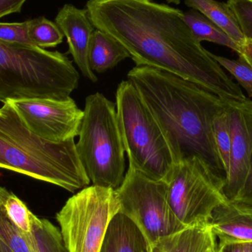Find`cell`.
Listing matches in <instances>:
<instances>
[{
	"instance_id": "cell-8",
	"label": "cell",
	"mask_w": 252,
	"mask_h": 252,
	"mask_svg": "<svg viewBox=\"0 0 252 252\" xmlns=\"http://www.w3.org/2000/svg\"><path fill=\"white\" fill-rule=\"evenodd\" d=\"M166 183L169 205L185 227L209 225L214 210L228 201L225 182L197 157L175 164Z\"/></svg>"
},
{
	"instance_id": "cell-1",
	"label": "cell",
	"mask_w": 252,
	"mask_h": 252,
	"mask_svg": "<svg viewBox=\"0 0 252 252\" xmlns=\"http://www.w3.org/2000/svg\"><path fill=\"white\" fill-rule=\"evenodd\" d=\"M86 8L94 28L121 43L136 66L174 74L226 103L248 99L195 38L182 10L154 0H89Z\"/></svg>"
},
{
	"instance_id": "cell-21",
	"label": "cell",
	"mask_w": 252,
	"mask_h": 252,
	"mask_svg": "<svg viewBox=\"0 0 252 252\" xmlns=\"http://www.w3.org/2000/svg\"><path fill=\"white\" fill-rule=\"evenodd\" d=\"M28 35L34 45L42 49L56 47L64 37L59 26L44 16L28 20Z\"/></svg>"
},
{
	"instance_id": "cell-30",
	"label": "cell",
	"mask_w": 252,
	"mask_h": 252,
	"mask_svg": "<svg viewBox=\"0 0 252 252\" xmlns=\"http://www.w3.org/2000/svg\"><path fill=\"white\" fill-rule=\"evenodd\" d=\"M241 55L245 58L252 67V42H246L241 48Z\"/></svg>"
},
{
	"instance_id": "cell-24",
	"label": "cell",
	"mask_w": 252,
	"mask_h": 252,
	"mask_svg": "<svg viewBox=\"0 0 252 252\" xmlns=\"http://www.w3.org/2000/svg\"><path fill=\"white\" fill-rule=\"evenodd\" d=\"M0 238L13 252H35L27 234L15 226L1 210Z\"/></svg>"
},
{
	"instance_id": "cell-14",
	"label": "cell",
	"mask_w": 252,
	"mask_h": 252,
	"mask_svg": "<svg viewBox=\"0 0 252 252\" xmlns=\"http://www.w3.org/2000/svg\"><path fill=\"white\" fill-rule=\"evenodd\" d=\"M216 244L210 224L189 226L158 238L150 246V252H205Z\"/></svg>"
},
{
	"instance_id": "cell-4",
	"label": "cell",
	"mask_w": 252,
	"mask_h": 252,
	"mask_svg": "<svg viewBox=\"0 0 252 252\" xmlns=\"http://www.w3.org/2000/svg\"><path fill=\"white\" fill-rule=\"evenodd\" d=\"M79 79V72L66 54L0 41V103L63 100L78 88Z\"/></svg>"
},
{
	"instance_id": "cell-32",
	"label": "cell",
	"mask_w": 252,
	"mask_h": 252,
	"mask_svg": "<svg viewBox=\"0 0 252 252\" xmlns=\"http://www.w3.org/2000/svg\"><path fill=\"white\" fill-rule=\"evenodd\" d=\"M205 252H219V249H218L217 247V242L215 245H213V247H210L209 250H207Z\"/></svg>"
},
{
	"instance_id": "cell-12",
	"label": "cell",
	"mask_w": 252,
	"mask_h": 252,
	"mask_svg": "<svg viewBox=\"0 0 252 252\" xmlns=\"http://www.w3.org/2000/svg\"><path fill=\"white\" fill-rule=\"evenodd\" d=\"M67 40L69 50L84 76L96 83L97 77L89 63V48L92 35L95 28L90 20L87 8L79 9L66 4L59 10L55 20Z\"/></svg>"
},
{
	"instance_id": "cell-10",
	"label": "cell",
	"mask_w": 252,
	"mask_h": 252,
	"mask_svg": "<svg viewBox=\"0 0 252 252\" xmlns=\"http://www.w3.org/2000/svg\"><path fill=\"white\" fill-rule=\"evenodd\" d=\"M9 102L26 127L46 140L65 142L79 135L84 111L70 97L63 100L33 98Z\"/></svg>"
},
{
	"instance_id": "cell-5",
	"label": "cell",
	"mask_w": 252,
	"mask_h": 252,
	"mask_svg": "<svg viewBox=\"0 0 252 252\" xmlns=\"http://www.w3.org/2000/svg\"><path fill=\"white\" fill-rule=\"evenodd\" d=\"M76 151L93 185L117 189L125 178V149L116 104L101 93L86 98Z\"/></svg>"
},
{
	"instance_id": "cell-18",
	"label": "cell",
	"mask_w": 252,
	"mask_h": 252,
	"mask_svg": "<svg viewBox=\"0 0 252 252\" xmlns=\"http://www.w3.org/2000/svg\"><path fill=\"white\" fill-rule=\"evenodd\" d=\"M185 21L200 43L205 41L220 44L241 54V47L235 44L224 31L200 12L194 9L186 12L185 13Z\"/></svg>"
},
{
	"instance_id": "cell-2",
	"label": "cell",
	"mask_w": 252,
	"mask_h": 252,
	"mask_svg": "<svg viewBox=\"0 0 252 252\" xmlns=\"http://www.w3.org/2000/svg\"><path fill=\"white\" fill-rule=\"evenodd\" d=\"M127 77L161 127L175 164L197 157L225 182L213 124L226 103L191 81L156 68L136 66Z\"/></svg>"
},
{
	"instance_id": "cell-15",
	"label": "cell",
	"mask_w": 252,
	"mask_h": 252,
	"mask_svg": "<svg viewBox=\"0 0 252 252\" xmlns=\"http://www.w3.org/2000/svg\"><path fill=\"white\" fill-rule=\"evenodd\" d=\"M100 252H150V245L137 226L119 213L109 224Z\"/></svg>"
},
{
	"instance_id": "cell-33",
	"label": "cell",
	"mask_w": 252,
	"mask_h": 252,
	"mask_svg": "<svg viewBox=\"0 0 252 252\" xmlns=\"http://www.w3.org/2000/svg\"><path fill=\"white\" fill-rule=\"evenodd\" d=\"M167 1V3H170V4H179L181 2V0H166Z\"/></svg>"
},
{
	"instance_id": "cell-11",
	"label": "cell",
	"mask_w": 252,
	"mask_h": 252,
	"mask_svg": "<svg viewBox=\"0 0 252 252\" xmlns=\"http://www.w3.org/2000/svg\"><path fill=\"white\" fill-rule=\"evenodd\" d=\"M230 122L231 153L223 192L234 201L244 186L252 158V100L227 103Z\"/></svg>"
},
{
	"instance_id": "cell-6",
	"label": "cell",
	"mask_w": 252,
	"mask_h": 252,
	"mask_svg": "<svg viewBox=\"0 0 252 252\" xmlns=\"http://www.w3.org/2000/svg\"><path fill=\"white\" fill-rule=\"evenodd\" d=\"M116 108L129 168L167 182L175 165L171 151L154 115L128 80L118 86Z\"/></svg>"
},
{
	"instance_id": "cell-28",
	"label": "cell",
	"mask_w": 252,
	"mask_h": 252,
	"mask_svg": "<svg viewBox=\"0 0 252 252\" xmlns=\"http://www.w3.org/2000/svg\"><path fill=\"white\" fill-rule=\"evenodd\" d=\"M27 0H0V19L12 14L21 13Z\"/></svg>"
},
{
	"instance_id": "cell-27",
	"label": "cell",
	"mask_w": 252,
	"mask_h": 252,
	"mask_svg": "<svg viewBox=\"0 0 252 252\" xmlns=\"http://www.w3.org/2000/svg\"><path fill=\"white\" fill-rule=\"evenodd\" d=\"M232 201L252 207V158L250 170L244 186L236 198Z\"/></svg>"
},
{
	"instance_id": "cell-17",
	"label": "cell",
	"mask_w": 252,
	"mask_h": 252,
	"mask_svg": "<svg viewBox=\"0 0 252 252\" xmlns=\"http://www.w3.org/2000/svg\"><path fill=\"white\" fill-rule=\"evenodd\" d=\"M185 4L200 12L216 24L241 47V50L246 44L245 38L236 17L227 3L216 0H185Z\"/></svg>"
},
{
	"instance_id": "cell-13",
	"label": "cell",
	"mask_w": 252,
	"mask_h": 252,
	"mask_svg": "<svg viewBox=\"0 0 252 252\" xmlns=\"http://www.w3.org/2000/svg\"><path fill=\"white\" fill-rule=\"evenodd\" d=\"M209 224L217 244L252 242L251 206L228 201L214 210Z\"/></svg>"
},
{
	"instance_id": "cell-20",
	"label": "cell",
	"mask_w": 252,
	"mask_h": 252,
	"mask_svg": "<svg viewBox=\"0 0 252 252\" xmlns=\"http://www.w3.org/2000/svg\"><path fill=\"white\" fill-rule=\"evenodd\" d=\"M0 210L23 233L31 232V219L33 213L19 197L3 187H0Z\"/></svg>"
},
{
	"instance_id": "cell-25",
	"label": "cell",
	"mask_w": 252,
	"mask_h": 252,
	"mask_svg": "<svg viewBox=\"0 0 252 252\" xmlns=\"http://www.w3.org/2000/svg\"><path fill=\"white\" fill-rule=\"evenodd\" d=\"M244 34L246 42H252V0H227Z\"/></svg>"
},
{
	"instance_id": "cell-16",
	"label": "cell",
	"mask_w": 252,
	"mask_h": 252,
	"mask_svg": "<svg viewBox=\"0 0 252 252\" xmlns=\"http://www.w3.org/2000/svg\"><path fill=\"white\" fill-rule=\"evenodd\" d=\"M88 57L92 70L103 73L130 56L113 37L95 28L90 40Z\"/></svg>"
},
{
	"instance_id": "cell-29",
	"label": "cell",
	"mask_w": 252,
	"mask_h": 252,
	"mask_svg": "<svg viewBox=\"0 0 252 252\" xmlns=\"http://www.w3.org/2000/svg\"><path fill=\"white\" fill-rule=\"evenodd\" d=\"M217 247L219 252H252V242H226Z\"/></svg>"
},
{
	"instance_id": "cell-23",
	"label": "cell",
	"mask_w": 252,
	"mask_h": 252,
	"mask_svg": "<svg viewBox=\"0 0 252 252\" xmlns=\"http://www.w3.org/2000/svg\"><path fill=\"white\" fill-rule=\"evenodd\" d=\"M210 56L216 61L226 72H229L236 80L237 84L242 87L252 98V67L242 55H238V59H229L223 56L210 53Z\"/></svg>"
},
{
	"instance_id": "cell-22",
	"label": "cell",
	"mask_w": 252,
	"mask_h": 252,
	"mask_svg": "<svg viewBox=\"0 0 252 252\" xmlns=\"http://www.w3.org/2000/svg\"><path fill=\"white\" fill-rule=\"evenodd\" d=\"M213 129L216 147L224 167L225 171L227 174L229 160H230L231 142H232L227 103L224 108L215 117L213 120Z\"/></svg>"
},
{
	"instance_id": "cell-19",
	"label": "cell",
	"mask_w": 252,
	"mask_h": 252,
	"mask_svg": "<svg viewBox=\"0 0 252 252\" xmlns=\"http://www.w3.org/2000/svg\"><path fill=\"white\" fill-rule=\"evenodd\" d=\"M27 235L35 252H69L61 231L47 219L32 214L31 231Z\"/></svg>"
},
{
	"instance_id": "cell-7",
	"label": "cell",
	"mask_w": 252,
	"mask_h": 252,
	"mask_svg": "<svg viewBox=\"0 0 252 252\" xmlns=\"http://www.w3.org/2000/svg\"><path fill=\"white\" fill-rule=\"evenodd\" d=\"M116 190L92 185L67 200L56 214L69 252H100L108 228L120 213Z\"/></svg>"
},
{
	"instance_id": "cell-26",
	"label": "cell",
	"mask_w": 252,
	"mask_h": 252,
	"mask_svg": "<svg viewBox=\"0 0 252 252\" xmlns=\"http://www.w3.org/2000/svg\"><path fill=\"white\" fill-rule=\"evenodd\" d=\"M0 41L11 44L35 46L28 35V20L23 22H0Z\"/></svg>"
},
{
	"instance_id": "cell-9",
	"label": "cell",
	"mask_w": 252,
	"mask_h": 252,
	"mask_svg": "<svg viewBox=\"0 0 252 252\" xmlns=\"http://www.w3.org/2000/svg\"><path fill=\"white\" fill-rule=\"evenodd\" d=\"M115 190L120 213L137 226L150 246L158 238L185 229L169 205L164 181L154 180L128 167L122 185Z\"/></svg>"
},
{
	"instance_id": "cell-31",
	"label": "cell",
	"mask_w": 252,
	"mask_h": 252,
	"mask_svg": "<svg viewBox=\"0 0 252 252\" xmlns=\"http://www.w3.org/2000/svg\"><path fill=\"white\" fill-rule=\"evenodd\" d=\"M0 252H13L8 247L7 244H4L1 238H0Z\"/></svg>"
},
{
	"instance_id": "cell-3",
	"label": "cell",
	"mask_w": 252,
	"mask_h": 252,
	"mask_svg": "<svg viewBox=\"0 0 252 252\" xmlns=\"http://www.w3.org/2000/svg\"><path fill=\"white\" fill-rule=\"evenodd\" d=\"M0 168L70 192L90 184L78 157L75 139L55 142L37 136L23 124L9 101L0 108Z\"/></svg>"
}]
</instances>
